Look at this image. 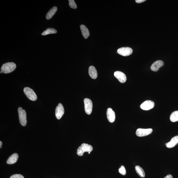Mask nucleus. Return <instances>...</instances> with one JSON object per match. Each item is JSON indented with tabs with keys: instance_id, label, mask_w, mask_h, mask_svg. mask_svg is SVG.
<instances>
[{
	"instance_id": "obj_1",
	"label": "nucleus",
	"mask_w": 178,
	"mask_h": 178,
	"mask_svg": "<svg viewBox=\"0 0 178 178\" xmlns=\"http://www.w3.org/2000/svg\"><path fill=\"white\" fill-rule=\"evenodd\" d=\"M16 65L12 62H7L3 64L1 70L2 72L5 74H8L14 71L16 68Z\"/></svg>"
},
{
	"instance_id": "obj_2",
	"label": "nucleus",
	"mask_w": 178,
	"mask_h": 178,
	"mask_svg": "<svg viewBox=\"0 0 178 178\" xmlns=\"http://www.w3.org/2000/svg\"><path fill=\"white\" fill-rule=\"evenodd\" d=\"M93 148L92 146L88 144L84 143L78 148L77 154L79 156H82L84 152H91Z\"/></svg>"
},
{
	"instance_id": "obj_3",
	"label": "nucleus",
	"mask_w": 178,
	"mask_h": 178,
	"mask_svg": "<svg viewBox=\"0 0 178 178\" xmlns=\"http://www.w3.org/2000/svg\"><path fill=\"white\" fill-rule=\"evenodd\" d=\"M20 123L22 126H25L27 123L26 115V111L20 107L18 109Z\"/></svg>"
},
{
	"instance_id": "obj_4",
	"label": "nucleus",
	"mask_w": 178,
	"mask_h": 178,
	"mask_svg": "<svg viewBox=\"0 0 178 178\" xmlns=\"http://www.w3.org/2000/svg\"><path fill=\"white\" fill-rule=\"evenodd\" d=\"M24 92L26 97L30 100L35 101L37 100V95L32 88L26 87L24 89Z\"/></svg>"
},
{
	"instance_id": "obj_5",
	"label": "nucleus",
	"mask_w": 178,
	"mask_h": 178,
	"mask_svg": "<svg viewBox=\"0 0 178 178\" xmlns=\"http://www.w3.org/2000/svg\"><path fill=\"white\" fill-rule=\"evenodd\" d=\"M84 109L87 114L90 115L92 110L93 104L91 100L88 98H85L84 100Z\"/></svg>"
},
{
	"instance_id": "obj_6",
	"label": "nucleus",
	"mask_w": 178,
	"mask_h": 178,
	"mask_svg": "<svg viewBox=\"0 0 178 178\" xmlns=\"http://www.w3.org/2000/svg\"><path fill=\"white\" fill-rule=\"evenodd\" d=\"M152 131V129L151 128H138L136 131V135L139 137L146 136L151 134Z\"/></svg>"
},
{
	"instance_id": "obj_7",
	"label": "nucleus",
	"mask_w": 178,
	"mask_h": 178,
	"mask_svg": "<svg viewBox=\"0 0 178 178\" xmlns=\"http://www.w3.org/2000/svg\"><path fill=\"white\" fill-rule=\"evenodd\" d=\"M117 52L122 56L126 57L132 54L133 50L132 49L128 47H122L118 49Z\"/></svg>"
},
{
	"instance_id": "obj_8",
	"label": "nucleus",
	"mask_w": 178,
	"mask_h": 178,
	"mask_svg": "<svg viewBox=\"0 0 178 178\" xmlns=\"http://www.w3.org/2000/svg\"><path fill=\"white\" fill-rule=\"evenodd\" d=\"M155 104L154 102L151 100H147L141 104L140 108L144 110L148 111L154 107Z\"/></svg>"
},
{
	"instance_id": "obj_9",
	"label": "nucleus",
	"mask_w": 178,
	"mask_h": 178,
	"mask_svg": "<svg viewBox=\"0 0 178 178\" xmlns=\"http://www.w3.org/2000/svg\"><path fill=\"white\" fill-rule=\"evenodd\" d=\"M64 113V110L62 105L59 103L55 109V116L57 119H61Z\"/></svg>"
},
{
	"instance_id": "obj_10",
	"label": "nucleus",
	"mask_w": 178,
	"mask_h": 178,
	"mask_svg": "<svg viewBox=\"0 0 178 178\" xmlns=\"http://www.w3.org/2000/svg\"><path fill=\"white\" fill-rule=\"evenodd\" d=\"M115 77L121 83H125L126 81V76L123 72L119 71H116L114 74Z\"/></svg>"
},
{
	"instance_id": "obj_11",
	"label": "nucleus",
	"mask_w": 178,
	"mask_h": 178,
	"mask_svg": "<svg viewBox=\"0 0 178 178\" xmlns=\"http://www.w3.org/2000/svg\"><path fill=\"white\" fill-rule=\"evenodd\" d=\"M107 117L109 121L111 123H113L115 119V113L112 109L109 108L107 111Z\"/></svg>"
},
{
	"instance_id": "obj_12",
	"label": "nucleus",
	"mask_w": 178,
	"mask_h": 178,
	"mask_svg": "<svg viewBox=\"0 0 178 178\" xmlns=\"http://www.w3.org/2000/svg\"><path fill=\"white\" fill-rule=\"evenodd\" d=\"M164 65L163 61L159 60L155 62L151 66V69L154 72H157L159 70V69Z\"/></svg>"
},
{
	"instance_id": "obj_13",
	"label": "nucleus",
	"mask_w": 178,
	"mask_h": 178,
	"mask_svg": "<svg viewBox=\"0 0 178 178\" xmlns=\"http://www.w3.org/2000/svg\"><path fill=\"white\" fill-rule=\"evenodd\" d=\"M178 143V136H175L172 138L171 141L167 143L166 146L168 148H172L174 147Z\"/></svg>"
},
{
	"instance_id": "obj_14",
	"label": "nucleus",
	"mask_w": 178,
	"mask_h": 178,
	"mask_svg": "<svg viewBox=\"0 0 178 178\" xmlns=\"http://www.w3.org/2000/svg\"><path fill=\"white\" fill-rule=\"evenodd\" d=\"M89 74L92 79H95L97 77V72L96 69L94 66H92L90 67L88 69Z\"/></svg>"
},
{
	"instance_id": "obj_15",
	"label": "nucleus",
	"mask_w": 178,
	"mask_h": 178,
	"mask_svg": "<svg viewBox=\"0 0 178 178\" xmlns=\"http://www.w3.org/2000/svg\"><path fill=\"white\" fill-rule=\"evenodd\" d=\"M18 157L19 155L17 153H14L8 158L7 161V163L8 164H13L16 163Z\"/></svg>"
},
{
	"instance_id": "obj_16",
	"label": "nucleus",
	"mask_w": 178,
	"mask_h": 178,
	"mask_svg": "<svg viewBox=\"0 0 178 178\" xmlns=\"http://www.w3.org/2000/svg\"><path fill=\"white\" fill-rule=\"evenodd\" d=\"M80 28H81L82 35L84 38L85 39H87L90 35V33L88 28L83 24L80 26Z\"/></svg>"
},
{
	"instance_id": "obj_17",
	"label": "nucleus",
	"mask_w": 178,
	"mask_h": 178,
	"mask_svg": "<svg viewBox=\"0 0 178 178\" xmlns=\"http://www.w3.org/2000/svg\"><path fill=\"white\" fill-rule=\"evenodd\" d=\"M57 10V8L56 6L53 7V8L49 11L46 15V18L49 20L54 15Z\"/></svg>"
},
{
	"instance_id": "obj_18",
	"label": "nucleus",
	"mask_w": 178,
	"mask_h": 178,
	"mask_svg": "<svg viewBox=\"0 0 178 178\" xmlns=\"http://www.w3.org/2000/svg\"><path fill=\"white\" fill-rule=\"evenodd\" d=\"M135 170L137 174L140 177H145V173L143 169L139 166H136L135 167Z\"/></svg>"
},
{
	"instance_id": "obj_19",
	"label": "nucleus",
	"mask_w": 178,
	"mask_h": 178,
	"mask_svg": "<svg viewBox=\"0 0 178 178\" xmlns=\"http://www.w3.org/2000/svg\"><path fill=\"white\" fill-rule=\"evenodd\" d=\"M170 121L172 122L178 121V111H175L171 115Z\"/></svg>"
},
{
	"instance_id": "obj_20",
	"label": "nucleus",
	"mask_w": 178,
	"mask_h": 178,
	"mask_svg": "<svg viewBox=\"0 0 178 178\" xmlns=\"http://www.w3.org/2000/svg\"><path fill=\"white\" fill-rule=\"evenodd\" d=\"M57 32L56 30L53 28H48L47 30L44 31L42 33V35L43 36L47 35L49 34H55Z\"/></svg>"
},
{
	"instance_id": "obj_21",
	"label": "nucleus",
	"mask_w": 178,
	"mask_h": 178,
	"mask_svg": "<svg viewBox=\"0 0 178 178\" xmlns=\"http://www.w3.org/2000/svg\"><path fill=\"white\" fill-rule=\"evenodd\" d=\"M69 5L71 8L73 9H76L77 6L76 3H75L74 0H69Z\"/></svg>"
},
{
	"instance_id": "obj_22",
	"label": "nucleus",
	"mask_w": 178,
	"mask_h": 178,
	"mask_svg": "<svg viewBox=\"0 0 178 178\" xmlns=\"http://www.w3.org/2000/svg\"><path fill=\"white\" fill-rule=\"evenodd\" d=\"M119 172L122 175H125L126 174V171L125 168L123 166H122L119 170Z\"/></svg>"
},
{
	"instance_id": "obj_23",
	"label": "nucleus",
	"mask_w": 178,
	"mask_h": 178,
	"mask_svg": "<svg viewBox=\"0 0 178 178\" xmlns=\"http://www.w3.org/2000/svg\"><path fill=\"white\" fill-rule=\"evenodd\" d=\"M10 178H24V177L20 174H15L11 176Z\"/></svg>"
},
{
	"instance_id": "obj_24",
	"label": "nucleus",
	"mask_w": 178,
	"mask_h": 178,
	"mask_svg": "<svg viewBox=\"0 0 178 178\" xmlns=\"http://www.w3.org/2000/svg\"><path fill=\"white\" fill-rule=\"evenodd\" d=\"M146 1V0H136L135 1L137 3H143V2H144Z\"/></svg>"
},
{
	"instance_id": "obj_25",
	"label": "nucleus",
	"mask_w": 178,
	"mask_h": 178,
	"mask_svg": "<svg viewBox=\"0 0 178 178\" xmlns=\"http://www.w3.org/2000/svg\"><path fill=\"white\" fill-rule=\"evenodd\" d=\"M173 176L172 175H167L166 177H165L164 178H173Z\"/></svg>"
},
{
	"instance_id": "obj_26",
	"label": "nucleus",
	"mask_w": 178,
	"mask_h": 178,
	"mask_svg": "<svg viewBox=\"0 0 178 178\" xmlns=\"http://www.w3.org/2000/svg\"><path fill=\"white\" fill-rule=\"evenodd\" d=\"M2 145V142L1 141H0V148H1Z\"/></svg>"
},
{
	"instance_id": "obj_27",
	"label": "nucleus",
	"mask_w": 178,
	"mask_h": 178,
	"mask_svg": "<svg viewBox=\"0 0 178 178\" xmlns=\"http://www.w3.org/2000/svg\"><path fill=\"white\" fill-rule=\"evenodd\" d=\"M90 152H89L88 153V154H90Z\"/></svg>"
},
{
	"instance_id": "obj_28",
	"label": "nucleus",
	"mask_w": 178,
	"mask_h": 178,
	"mask_svg": "<svg viewBox=\"0 0 178 178\" xmlns=\"http://www.w3.org/2000/svg\"><path fill=\"white\" fill-rule=\"evenodd\" d=\"M1 73H2V72H1Z\"/></svg>"
}]
</instances>
